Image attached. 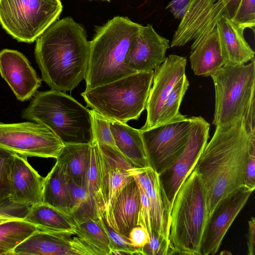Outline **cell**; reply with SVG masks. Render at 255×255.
I'll return each mask as SVG.
<instances>
[{
  "instance_id": "obj_38",
  "label": "cell",
  "mask_w": 255,
  "mask_h": 255,
  "mask_svg": "<svg viewBox=\"0 0 255 255\" xmlns=\"http://www.w3.org/2000/svg\"><path fill=\"white\" fill-rule=\"evenodd\" d=\"M128 237L131 244L135 248H143L150 240L148 233L140 226L132 228Z\"/></svg>"
},
{
  "instance_id": "obj_23",
  "label": "cell",
  "mask_w": 255,
  "mask_h": 255,
  "mask_svg": "<svg viewBox=\"0 0 255 255\" xmlns=\"http://www.w3.org/2000/svg\"><path fill=\"white\" fill-rule=\"evenodd\" d=\"M190 61L194 74L205 77L211 76L225 64L216 27L192 51Z\"/></svg>"
},
{
  "instance_id": "obj_35",
  "label": "cell",
  "mask_w": 255,
  "mask_h": 255,
  "mask_svg": "<svg viewBox=\"0 0 255 255\" xmlns=\"http://www.w3.org/2000/svg\"><path fill=\"white\" fill-rule=\"evenodd\" d=\"M244 185L255 190V133H252L250 136L249 153L245 169Z\"/></svg>"
},
{
  "instance_id": "obj_6",
  "label": "cell",
  "mask_w": 255,
  "mask_h": 255,
  "mask_svg": "<svg viewBox=\"0 0 255 255\" xmlns=\"http://www.w3.org/2000/svg\"><path fill=\"white\" fill-rule=\"evenodd\" d=\"M215 105L216 127L243 118L247 130L255 133V61L248 64H225L211 75Z\"/></svg>"
},
{
  "instance_id": "obj_5",
  "label": "cell",
  "mask_w": 255,
  "mask_h": 255,
  "mask_svg": "<svg viewBox=\"0 0 255 255\" xmlns=\"http://www.w3.org/2000/svg\"><path fill=\"white\" fill-rule=\"evenodd\" d=\"M208 218L205 186L194 169L180 187L171 208L170 255H201L202 237Z\"/></svg>"
},
{
  "instance_id": "obj_11",
  "label": "cell",
  "mask_w": 255,
  "mask_h": 255,
  "mask_svg": "<svg viewBox=\"0 0 255 255\" xmlns=\"http://www.w3.org/2000/svg\"><path fill=\"white\" fill-rule=\"evenodd\" d=\"M210 124L194 117L189 138L182 152L169 167L158 174L161 190L170 212L175 196L195 166L208 142Z\"/></svg>"
},
{
  "instance_id": "obj_15",
  "label": "cell",
  "mask_w": 255,
  "mask_h": 255,
  "mask_svg": "<svg viewBox=\"0 0 255 255\" xmlns=\"http://www.w3.org/2000/svg\"><path fill=\"white\" fill-rule=\"evenodd\" d=\"M36 230L13 251L14 255H96L78 236Z\"/></svg>"
},
{
  "instance_id": "obj_37",
  "label": "cell",
  "mask_w": 255,
  "mask_h": 255,
  "mask_svg": "<svg viewBox=\"0 0 255 255\" xmlns=\"http://www.w3.org/2000/svg\"><path fill=\"white\" fill-rule=\"evenodd\" d=\"M142 250L144 255H170L169 242L164 237L152 234L149 242L142 248Z\"/></svg>"
},
{
  "instance_id": "obj_2",
  "label": "cell",
  "mask_w": 255,
  "mask_h": 255,
  "mask_svg": "<svg viewBox=\"0 0 255 255\" xmlns=\"http://www.w3.org/2000/svg\"><path fill=\"white\" fill-rule=\"evenodd\" d=\"M90 41L82 25L67 16L36 39L34 54L42 80L52 90L71 91L85 80Z\"/></svg>"
},
{
  "instance_id": "obj_25",
  "label": "cell",
  "mask_w": 255,
  "mask_h": 255,
  "mask_svg": "<svg viewBox=\"0 0 255 255\" xmlns=\"http://www.w3.org/2000/svg\"><path fill=\"white\" fill-rule=\"evenodd\" d=\"M68 182L64 163L56 159L51 171L44 178L42 202L71 216Z\"/></svg>"
},
{
  "instance_id": "obj_18",
  "label": "cell",
  "mask_w": 255,
  "mask_h": 255,
  "mask_svg": "<svg viewBox=\"0 0 255 255\" xmlns=\"http://www.w3.org/2000/svg\"><path fill=\"white\" fill-rule=\"evenodd\" d=\"M132 174L148 198L152 234L169 241L170 211L161 188L158 174L149 167H134Z\"/></svg>"
},
{
  "instance_id": "obj_21",
  "label": "cell",
  "mask_w": 255,
  "mask_h": 255,
  "mask_svg": "<svg viewBox=\"0 0 255 255\" xmlns=\"http://www.w3.org/2000/svg\"><path fill=\"white\" fill-rule=\"evenodd\" d=\"M216 28L225 64H245L255 60V52L245 38L244 28L225 14L219 18Z\"/></svg>"
},
{
  "instance_id": "obj_13",
  "label": "cell",
  "mask_w": 255,
  "mask_h": 255,
  "mask_svg": "<svg viewBox=\"0 0 255 255\" xmlns=\"http://www.w3.org/2000/svg\"><path fill=\"white\" fill-rule=\"evenodd\" d=\"M254 191L243 185L218 203L205 228L201 246V255L217 254L226 233Z\"/></svg>"
},
{
  "instance_id": "obj_32",
  "label": "cell",
  "mask_w": 255,
  "mask_h": 255,
  "mask_svg": "<svg viewBox=\"0 0 255 255\" xmlns=\"http://www.w3.org/2000/svg\"><path fill=\"white\" fill-rule=\"evenodd\" d=\"M104 221L113 245L112 255H144L142 248H134L131 244L128 236L116 231L110 227L105 220Z\"/></svg>"
},
{
  "instance_id": "obj_27",
  "label": "cell",
  "mask_w": 255,
  "mask_h": 255,
  "mask_svg": "<svg viewBox=\"0 0 255 255\" xmlns=\"http://www.w3.org/2000/svg\"><path fill=\"white\" fill-rule=\"evenodd\" d=\"M86 188L98 217H102L106 206L104 175L100 150L97 143L94 141L91 143L86 174Z\"/></svg>"
},
{
  "instance_id": "obj_39",
  "label": "cell",
  "mask_w": 255,
  "mask_h": 255,
  "mask_svg": "<svg viewBox=\"0 0 255 255\" xmlns=\"http://www.w3.org/2000/svg\"><path fill=\"white\" fill-rule=\"evenodd\" d=\"M192 0H172L166 6L173 16L181 20L185 13L186 8Z\"/></svg>"
},
{
  "instance_id": "obj_34",
  "label": "cell",
  "mask_w": 255,
  "mask_h": 255,
  "mask_svg": "<svg viewBox=\"0 0 255 255\" xmlns=\"http://www.w3.org/2000/svg\"><path fill=\"white\" fill-rule=\"evenodd\" d=\"M13 153L0 148V199L9 196Z\"/></svg>"
},
{
  "instance_id": "obj_3",
  "label": "cell",
  "mask_w": 255,
  "mask_h": 255,
  "mask_svg": "<svg viewBox=\"0 0 255 255\" xmlns=\"http://www.w3.org/2000/svg\"><path fill=\"white\" fill-rule=\"evenodd\" d=\"M142 26L128 17L116 16L103 25L96 27L90 41L85 90L135 73L126 65L125 59Z\"/></svg>"
},
{
  "instance_id": "obj_40",
  "label": "cell",
  "mask_w": 255,
  "mask_h": 255,
  "mask_svg": "<svg viewBox=\"0 0 255 255\" xmlns=\"http://www.w3.org/2000/svg\"><path fill=\"white\" fill-rule=\"evenodd\" d=\"M248 255L255 254V219L252 217L248 222V230L247 234Z\"/></svg>"
},
{
  "instance_id": "obj_1",
  "label": "cell",
  "mask_w": 255,
  "mask_h": 255,
  "mask_svg": "<svg viewBox=\"0 0 255 255\" xmlns=\"http://www.w3.org/2000/svg\"><path fill=\"white\" fill-rule=\"evenodd\" d=\"M244 119L216 126L195 166L206 192L208 216L218 203L244 185L250 136Z\"/></svg>"
},
{
  "instance_id": "obj_20",
  "label": "cell",
  "mask_w": 255,
  "mask_h": 255,
  "mask_svg": "<svg viewBox=\"0 0 255 255\" xmlns=\"http://www.w3.org/2000/svg\"><path fill=\"white\" fill-rule=\"evenodd\" d=\"M140 204V192L134 180L121 191L103 217L110 227L128 236L131 229L137 226Z\"/></svg>"
},
{
  "instance_id": "obj_29",
  "label": "cell",
  "mask_w": 255,
  "mask_h": 255,
  "mask_svg": "<svg viewBox=\"0 0 255 255\" xmlns=\"http://www.w3.org/2000/svg\"><path fill=\"white\" fill-rule=\"evenodd\" d=\"M37 230L23 219H14L0 223V255H10L14 249Z\"/></svg>"
},
{
  "instance_id": "obj_8",
  "label": "cell",
  "mask_w": 255,
  "mask_h": 255,
  "mask_svg": "<svg viewBox=\"0 0 255 255\" xmlns=\"http://www.w3.org/2000/svg\"><path fill=\"white\" fill-rule=\"evenodd\" d=\"M60 0H0V24L18 41L31 43L62 11Z\"/></svg>"
},
{
  "instance_id": "obj_26",
  "label": "cell",
  "mask_w": 255,
  "mask_h": 255,
  "mask_svg": "<svg viewBox=\"0 0 255 255\" xmlns=\"http://www.w3.org/2000/svg\"><path fill=\"white\" fill-rule=\"evenodd\" d=\"M91 147V143L64 145L56 158L64 163L69 181L85 188Z\"/></svg>"
},
{
  "instance_id": "obj_31",
  "label": "cell",
  "mask_w": 255,
  "mask_h": 255,
  "mask_svg": "<svg viewBox=\"0 0 255 255\" xmlns=\"http://www.w3.org/2000/svg\"><path fill=\"white\" fill-rule=\"evenodd\" d=\"M90 112L94 141L116 147L108 120L93 110Z\"/></svg>"
},
{
  "instance_id": "obj_14",
  "label": "cell",
  "mask_w": 255,
  "mask_h": 255,
  "mask_svg": "<svg viewBox=\"0 0 255 255\" xmlns=\"http://www.w3.org/2000/svg\"><path fill=\"white\" fill-rule=\"evenodd\" d=\"M186 58L169 55L155 69L145 109V123L139 129L144 130L156 126L162 105L178 81L185 75Z\"/></svg>"
},
{
  "instance_id": "obj_30",
  "label": "cell",
  "mask_w": 255,
  "mask_h": 255,
  "mask_svg": "<svg viewBox=\"0 0 255 255\" xmlns=\"http://www.w3.org/2000/svg\"><path fill=\"white\" fill-rule=\"evenodd\" d=\"M189 83L184 75L176 84L161 107L155 127L187 118L179 112V108Z\"/></svg>"
},
{
  "instance_id": "obj_22",
  "label": "cell",
  "mask_w": 255,
  "mask_h": 255,
  "mask_svg": "<svg viewBox=\"0 0 255 255\" xmlns=\"http://www.w3.org/2000/svg\"><path fill=\"white\" fill-rule=\"evenodd\" d=\"M107 119L116 147L120 152L135 167H150L139 129L133 128L127 123Z\"/></svg>"
},
{
  "instance_id": "obj_12",
  "label": "cell",
  "mask_w": 255,
  "mask_h": 255,
  "mask_svg": "<svg viewBox=\"0 0 255 255\" xmlns=\"http://www.w3.org/2000/svg\"><path fill=\"white\" fill-rule=\"evenodd\" d=\"M224 14L220 0H192L173 35L171 47L181 46L194 40L193 50L201 41L216 27Z\"/></svg>"
},
{
  "instance_id": "obj_4",
  "label": "cell",
  "mask_w": 255,
  "mask_h": 255,
  "mask_svg": "<svg viewBox=\"0 0 255 255\" xmlns=\"http://www.w3.org/2000/svg\"><path fill=\"white\" fill-rule=\"evenodd\" d=\"M21 116L46 127L64 145L94 141L90 110L64 92H36Z\"/></svg>"
},
{
  "instance_id": "obj_7",
  "label": "cell",
  "mask_w": 255,
  "mask_h": 255,
  "mask_svg": "<svg viewBox=\"0 0 255 255\" xmlns=\"http://www.w3.org/2000/svg\"><path fill=\"white\" fill-rule=\"evenodd\" d=\"M154 71L137 72L115 81L85 90L87 105L103 117L124 123L138 120L145 109Z\"/></svg>"
},
{
  "instance_id": "obj_24",
  "label": "cell",
  "mask_w": 255,
  "mask_h": 255,
  "mask_svg": "<svg viewBox=\"0 0 255 255\" xmlns=\"http://www.w3.org/2000/svg\"><path fill=\"white\" fill-rule=\"evenodd\" d=\"M23 220L38 230L72 235L77 227L71 216L43 202L31 206Z\"/></svg>"
},
{
  "instance_id": "obj_33",
  "label": "cell",
  "mask_w": 255,
  "mask_h": 255,
  "mask_svg": "<svg viewBox=\"0 0 255 255\" xmlns=\"http://www.w3.org/2000/svg\"><path fill=\"white\" fill-rule=\"evenodd\" d=\"M31 206L13 202L9 196L0 199V223L14 220L24 219Z\"/></svg>"
},
{
  "instance_id": "obj_17",
  "label": "cell",
  "mask_w": 255,
  "mask_h": 255,
  "mask_svg": "<svg viewBox=\"0 0 255 255\" xmlns=\"http://www.w3.org/2000/svg\"><path fill=\"white\" fill-rule=\"evenodd\" d=\"M169 42L152 25H142L128 50L125 63L135 73L153 70L165 59Z\"/></svg>"
},
{
  "instance_id": "obj_10",
  "label": "cell",
  "mask_w": 255,
  "mask_h": 255,
  "mask_svg": "<svg viewBox=\"0 0 255 255\" xmlns=\"http://www.w3.org/2000/svg\"><path fill=\"white\" fill-rule=\"evenodd\" d=\"M194 117L140 130L150 167L160 174L170 166L184 150Z\"/></svg>"
},
{
  "instance_id": "obj_9",
  "label": "cell",
  "mask_w": 255,
  "mask_h": 255,
  "mask_svg": "<svg viewBox=\"0 0 255 255\" xmlns=\"http://www.w3.org/2000/svg\"><path fill=\"white\" fill-rule=\"evenodd\" d=\"M63 143L46 127L35 122L0 123V148L24 157L56 158Z\"/></svg>"
},
{
  "instance_id": "obj_19",
  "label": "cell",
  "mask_w": 255,
  "mask_h": 255,
  "mask_svg": "<svg viewBox=\"0 0 255 255\" xmlns=\"http://www.w3.org/2000/svg\"><path fill=\"white\" fill-rule=\"evenodd\" d=\"M14 154L10 171L9 197L14 202L32 206L42 203L44 178L27 161Z\"/></svg>"
},
{
  "instance_id": "obj_36",
  "label": "cell",
  "mask_w": 255,
  "mask_h": 255,
  "mask_svg": "<svg viewBox=\"0 0 255 255\" xmlns=\"http://www.w3.org/2000/svg\"><path fill=\"white\" fill-rule=\"evenodd\" d=\"M135 181L139 190L141 201L140 207L137 218V226H140L145 228L148 233L150 238L152 232L149 201L146 194L140 184L136 181Z\"/></svg>"
},
{
  "instance_id": "obj_28",
  "label": "cell",
  "mask_w": 255,
  "mask_h": 255,
  "mask_svg": "<svg viewBox=\"0 0 255 255\" xmlns=\"http://www.w3.org/2000/svg\"><path fill=\"white\" fill-rule=\"evenodd\" d=\"M75 235L96 255H112L113 247L103 217L89 218L77 224Z\"/></svg>"
},
{
  "instance_id": "obj_41",
  "label": "cell",
  "mask_w": 255,
  "mask_h": 255,
  "mask_svg": "<svg viewBox=\"0 0 255 255\" xmlns=\"http://www.w3.org/2000/svg\"><path fill=\"white\" fill-rule=\"evenodd\" d=\"M224 9V14L232 20L243 0H220Z\"/></svg>"
},
{
  "instance_id": "obj_16",
  "label": "cell",
  "mask_w": 255,
  "mask_h": 255,
  "mask_svg": "<svg viewBox=\"0 0 255 255\" xmlns=\"http://www.w3.org/2000/svg\"><path fill=\"white\" fill-rule=\"evenodd\" d=\"M0 74L21 102L34 96L41 85V79L28 59L15 50L5 49L0 52Z\"/></svg>"
},
{
  "instance_id": "obj_42",
  "label": "cell",
  "mask_w": 255,
  "mask_h": 255,
  "mask_svg": "<svg viewBox=\"0 0 255 255\" xmlns=\"http://www.w3.org/2000/svg\"><path fill=\"white\" fill-rule=\"evenodd\" d=\"M102 0V1H107L108 2H110L111 0Z\"/></svg>"
}]
</instances>
